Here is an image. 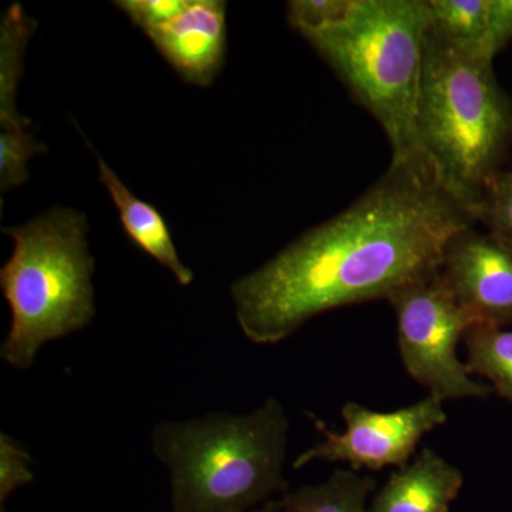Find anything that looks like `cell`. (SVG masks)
I'll return each mask as SVG.
<instances>
[{"label": "cell", "mask_w": 512, "mask_h": 512, "mask_svg": "<svg viewBox=\"0 0 512 512\" xmlns=\"http://www.w3.org/2000/svg\"><path fill=\"white\" fill-rule=\"evenodd\" d=\"M433 175L402 165L231 286L239 328L282 342L320 313L379 299L437 274L448 239L474 224Z\"/></svg>", "instance_id": "6da1fadb"}, {"label": "cell", "mask_w": 512, "mask_h": 512, "mask_svg": "<svg viewBox=\"0 0 512 512\" xmlns=\"http://www.w3.org/2000/svg\"><path fill=\"white\" fill-rule=\"evenodd\" d=\"M429 26L427 0H352L342 18L302 36L380 124L390 165L436 177L416 128Z\"/></svg>", "instance_id": "7a4b0ae2"}, {"label": "cell", "mask_w": 512, "mask_h": 512, "mask_svg": "<svg viewBox=\"0 0 512 512\" xmlns=\"http://www.w3.org/2000/svg\"><path fill=\"white\" fill-rule=\"evenodd\" d=\"M288 431L275 397L249 414L158 424L153 451L170 471L173 512H251L288 493Z\"/></svg>", "instance_id": "3957f363"}, {"label": "cell", "mask_w": 512, "mask_h": 512, "mask_svg": "<svg viewBox=\"0 0 512 512\" xmlns=\"http://www.w3.org/2000/svg\"><path fill=\"white\" fill-rule=\"evenodd\" d=\"M417 137L437 180L476 221L512 138V107L493 63L458 52L427 30Z\"/></svg>", "instance_id": "277c9868"}, {"label": "cell", "mask_w": 512, "mask_h": 512, "mask_svg": "<svg viewBox=\"0 0 512 512\" xmlns=\"http://www.w3.org/2000/svg\"><path fill=\"white\" fill-rule=\"evenodd\" d=\"M2 232L15 248L0 269V288L12 312L0 357L28 370L47 342L86 328L96 315L89 222L82 212L57 207Z\"/></svg>", "instance_id": "5b68a950"}, {"label": "cell", "mask_w": 512, "mask_h": 512, "mask_svg": "<svg viewBox=\"0 0 512 512\" xmlns=\"http://www.w3.org/2000/svg\"><path fill=\"white\" fill-rule=\"evenodd\" d=\"M387 302L397 319L404 369L441 402L485 399L494 392L477 382L457 356V345L476 325L441 279L440 271L403 286Z\"/></svg>", "instance_id": "8992f818"}, {"label": "cell", "mask_w": 512, "mask_h": 512, "mask_svg": "<svg viewBox=\"0 0 512 512\" xmlns=\"http://www.w3.org/2000/svg\"><path fill=\"white\" fill-rule=\"evenodd\" d=\"M345 430L335 433L318 423L323 439L293 461L302 470L313 461L346 463L353 471L402 467L416 453L421 439L447 421L444 402L434 396L394 410L376 412L355 402L342 407Z\"/></svg>", "instance_id": "52a82bcc"}, {"label": "cell", "mask_w": 512, "mask_h": 512, "mask_svg": "<svg viewBox=\"0 0 512 512\" xmlns=\"http://www.w3.org/2000/svg\"><path fill=\"white\" fill-rule=\"evenodd\" d=\"M440 276L458 305L476 323L512 325V245L473 225L444 248Z\"/></svg>", "instance_id": "ba28073f"}, {"label": "cell", "mask_w": 512, "mask_h": 512, "mask_svg": "<svg viewBox=\"0 0 512 512\" xmlns=\"http://www.w3.org/2000/svg\"><path fill=\"white\" fill-rule=\"evenodd\" d=\"M35 20L19 3L10 6L0 26V190L6 192L29 180L28 163L47 147L28 131L30 120L19 113L18 87L23 73V55Z\"/></svg>", "instance_id": "9c48e42d"}, {"label": "cell", "mask_w": 512, "mask_h": 512, "mask_svg": "<svg viewBox=\"0 0 512 512\" xmlns=\"http://www.w3.org/2000/svg\"><path fill=\"white\" fill-rule=\"evenodd\" d=\"M146 35L185 82L211 86L227 55V2L190 0L177 18Z\"/></svg>", "instance_id": "30bf717a"}, {"label": "cell", "mask_w": 512, "mask_h": 512, "mask_svg": "<svg viewBox=\"0 0 512 512\" xmlns=\"http://www.w3.org/2000/svg\"><path fill=\"white\" fill-rule=\"evenodd\" d=\"M430 29L458 52L493 63L512 39V0H427Z\"/></svg>", "instance_id": "8fae6325"}, {"label": "cell", "mask_w": 512, "mask_h": 512, "mask_svg": "<svg viewBox=\"0 0 512 512\" xmlns=\"http://www.w3.org/2000/svg\"><path fill=\"white\" fill-rule=\"evenodd\" d=\"M463 485L460 468L424 448L390 474L373 495L369 512H450Z\"/></svg>", "instance_id": "7c38bea8"}, {"label": "cell", "mask_w": 512, "mask_h": 512, "mask_svg": "<svg viewBox=\"0 0 512 512\" xmlns=\"http://www.w3.org/2000/svg\"><path fill=\"white\" fill-rule=\"evenodd\" d=\"M99 178L119 211L121 225L127 237L141 251L156 259L158 264L174 275L178 284L188 286L194 281V272L183 264L170 228L160 211L150 202L136 197L109 164L96 154Z\"/></svg>", "instance_id": "4fadbf2b"}, {"label": "cell", "mask_w": 512, "mask_h": 512, "mask_svg": "<svg viewBox=\"0 0 512 512\" xmlns=\"http://www.w3.org/2000/svg\"><path fill=\"white\" fill-rule=\"evenodd\" d=\"M376 480L350 468H339L323 483L302 485L282 495L289 512H369Z\"/></svg>", "instance_id": "5bb4252c"}, {"label": "cell", "mask_w": 512, "mask_h": 512, "mask_svg": "<svg viewBox=\"0 0 512 512\" xmlns=\"http://www.w3.org/2000/svg\"><path fill=\"white\" fill-rule=\"evenodd\" d=\"M464 342L471 375L485 377L494 392L512 404V330L476 323Z\"/></svg>", "instance_id": "9a60e30c"}, {"label": "cell", "mask_w": 512, "mask_h": 512, "mask_svg": "<svg viewBox=\"0 0 512 512\" xmlns=\"http://www.w3.org/2000/svg\"><path fill=\"white\" fill-rule=\"evenodd\" d=\"M476 221L512 245V170L491 178L476 211Z\"/></svg>", "instance_id": "2e32d148"}, {"label": "cell", "mask_w": 512, "mask_h": 512, "mask_svg": "<svg viewBox=\"0 0 512 512\" xmlns=\"http://www.w3.org/2000/svg\"><path fill=\"white\" fill-rule=\"evenodd\" d=\"M32 458L18 440L0 433V512H6L10 495L33 483Z\"/></svg>", "instance_id": "e0dca14e"}, {"label": "cell", "mask_w": 512, "mask_h": 512, "mask_svg": "<svg viewBox=\"0 0 512 512\" xmlns=\"http://www.w3.org/2000/svg\"><path fill=\"white\" fill-rule=\"evenodd\" d=\"M352 0H293L288 3V22L296 32H311L336 22L348 12Z\"/></svg>", "instance_id": "ac0fdd59"}, {"label": "cell", "mask_w": 512, "mask_h": 512, "mask_svg": "<svg viewBox=\"0 0 512 512\" xmlns=\"http://www.w3.org/2000/svg\"><path fill=\"white\" fill-rule=\"evenodd\" d=\"M190 0H120L114 5L144 33L177 18Z\"/></svg>", "instance_id": "d6986e66"}, {"label": "cell", "mask_w": 512, "mask_h": 512, "mask_svg": "<svg viewBox=\"0 0 512 512\" xmlns=\"http://www.w3.org/2000/svg\"><path fill=\"white\" fill-rule=\"evenodd\" d=\"M251 512H289L286 510L285 505L282 504L281 497L272 498V500L266 501V503L259 505L254 508Z\"/></svg>", "instance_id": "ffe728a7"}]
</instances>
